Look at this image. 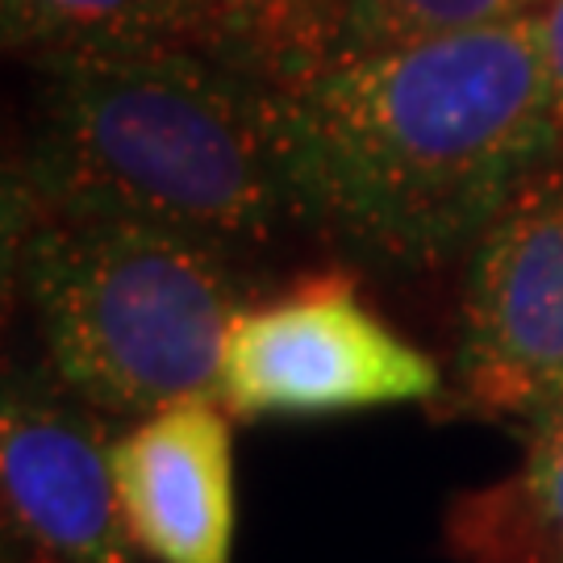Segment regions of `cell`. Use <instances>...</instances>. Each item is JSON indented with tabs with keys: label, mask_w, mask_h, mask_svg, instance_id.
<instances>
[{
	"label": "cell",
	"mask_w": 563,
	"mask_h": 563,
	"mask_svg": "<svg viewBox=\"0 0 563 563\" xmlns=\"http://www.w3.org/2000/svg\"><path fill=\"white\" fill-rule=\"evenodd\" d=\"M0 488L25 551L42 563H134L121 518L113 434L63 388H13L0 413Z\"/></svg>",
	"instance_id": "cell-6"
},
{
	"label": "cell",
	"mask_w": 563,
	"mask_h": 563,
	"mask_svg": "<svg viewBox=\"0 0 563 563\" xmlns=\"http://www.w3.org/2000/svg\"><path fill=\"white\" fill-rule=\"evenodd\" d=\"M446 551L460 563H563V401L530 426L518 472L451 501Z\"/></svg>",
	"instance_id": "cell-8"
},
{
	"label": "cell",
	"mask_w": 563,
	"mask_h": 563,
	"mask_svg": "<svg viewBox=\"0 0 563 563\" xmlns=\"http://www.w3.org/2000/svg\"><path fill=\"white\" fill-rule=\"evenodd\" d=\"M38 134L13 180L38 201L125 213L218 246L292 218L280 88L192 42L88 46L38 63Z\"/></svg>",
	"instance_id": "cell-2"
},
{
	"label": "cell",
	"mask_w": 563,
	"mask_h": 563,
	"mask_svg": "<svg viewBox=\"0 0 563 563\" xmlns=\"http://www.w3.org/2000/svg\"><path fill=\"white\" fill-rule=\"evenodd\" d=\"M551 0H342L330 63L539 18Z\"/></svg>",
	"instance_id": "cell-10"
},
{
	"label": "cell",
	"mask_w": 563,
	"mask_h": 563,
	"mask_svg": "<svg viewBox=\"0 0 563 563\" xmlns=\"http://www.w3.org/2000/svg\"><path fill=\"white\" fill-rule=\"evenodd\" d=\"M534 25H539V51H543L547 101H551V118H555V134H560L563 151V0H551L534 18Z\"/></svg>",
	"instance_id": "cell-13"
},
{
	"label": "cell",
	"mask_w": 563,
	"mask_h": 563,
	"mask_svg": "<svg viewBox=\"0 0 563 563\" xmlns=\"http://www.w3.org/2000/svg\"><path fill=\"white\" fill-rule=\"evenodd\" d=\"M292 209L372 260L439 267L476 246L534 172L563 159L534 18L280 88Z\"/></svg>",
	"instance_id": "cell-1"
},
{
	"label": "cell",
	"mask_w": 563,
	"mask_h": 563,
	"mask_svg": "<svg viewBox=\"0 0 563 563\" xmlns=\"http://www.w3.org/2000/svg\"><path fill=\"white\" fill-rule=\"evenodd\" d=\"M9 251L59 388L121 418L218 397L225 334L242 309L225 246L13 188Z\"/></svg>",
	"instance_id": "cell-3"
},
{
	"label": "cell",
	"mask_w": 563,
	"mask_h": 563,
	"mask_svg": "<svg viewBox=\"0 0 563 563\" xmlns=\"http://www.w3.org/2000/svg\"><path fill=\"white\" fill-rule=\"evenodd\" d=\"M222 397H184L113 439L121 518L155 563H230L234 430Z\"/></svg>",
	"instance_id": "cell-7"
},
{
	"label": "cell",
	"mask_w": 563,
	"mask_h": 563,
	"mask_svg": "<svg viewBox=\"0 0 563 563\" xmlns=\"http://www.w3.org/2000/svg\"><path fill=\"white\" fill-rule=\"evenodd\" d=\"M205 46L284 88L280 0H201Z\"/></svg>",
	"instance_id": "cell-11"
},
{
	"label": "cell",
	"mask_w": 563,
	"mask_h": 563,
	"mask_svg": "<svg viewBox=\"0 0 563 563\" xmlns=\"http://www.w3.org/2000/svg\"><path fill=\"white\" fill-rule=\"evenodd\" d=\"M342 0H280V59L284 88L301 84L330 63V42Z\"/></svg>",
	"instance_id": "cell-12"
},
{
	"label": "cell",
	"mask_w": 563,
	"mask_h": 563,
	"mask_svg": "<svg viewBox=\"0 0 563 563\" xmlns=\"http://www.w3.org/2000/svg\"><path fill=\"white\" fill-rule=\"evenodd\" d=\"M0 18L9 51L34 63L130 42L205 46L201 0H0Z\"/></svg>",
	"instance_id": "cell-9"
},
{
	"label": "cell",
	"mask_w": 563,
	"mask_h": 563,
	"mask_svg": "<svg viewBox=\"0 0 563 563\" xmlns=\"http://www.w3.org/2000/svg\"><path fill=\"white\" fill-rule=\"evenodd\" d=\"M455 380L484 418L534 426L563 401V159L534 172L472 246Z\"/></svg>",
	"instance_id": "cell-5"
},
{
	"label": "cell",
	"mask_w": 563,
	"mask_h": 563,
	"mask_svg": "<svg viewBox=\"0 0 563 563\" xmlns=\"http://www.w3.org/2000/svg\"><path fill=\"white\" fill-rule=\"evenodd\" d=\"M443 372L360 297L351 276H313L242 305L222 351L230 418H334L430 401Z\"/></svg>",
	"instance_id": "cell-4"
}]
</instances>
